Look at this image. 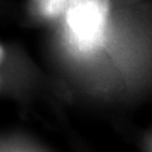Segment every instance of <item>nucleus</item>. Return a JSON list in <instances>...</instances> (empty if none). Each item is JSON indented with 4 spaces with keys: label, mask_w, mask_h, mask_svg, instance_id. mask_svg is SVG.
Here are the masks:
<instances>
[{
    "label": "nucleus",
    "mask_w": 152,
    "mask_h": 152,
    "mask_svg": "<svg viewBox=\"0 0 152 152\" xmlns=\"http://www.w3.org/2000/svg\"><path fill=\"white\" fill-rule=\"evenodd\" d=\"M4 56H5V52H4V48L1 46H0V64L3 62V60H4Z\"/></svg>",
    "instance_id": "obj_3"
},
{
    "label": "nucleus",
    "mask_w": 152,
    "mask_h": 152,
    "mask_svg": "<svg viewBox=\"0 0 152 152\" xmlns=\"http://www.w3.org/2000/svg\"><path fill=\"white\" fill-rule=\"evenodd\" d=\"M109 0H71L66 8V24L71 41L80 51H91L100 45L105 32Z\"/></svg>",
    "instance_id": "obj_1"
},
{
    "label": "nucleus",
    "mask_w": 152,
    "mask_h": 152,
    "mask_svg": "<svg viewBox=\"0 0 152 152\" xmlns=\"http://www.w3.org/2000/svg\"><path fill=\"white\" fill-rule=\"evenodd\" d=\"M71 0H34L36 7L46 18H56L65 13Z\"/></svg>",
    "instance_id": "obj_2"
}]
</instances>
